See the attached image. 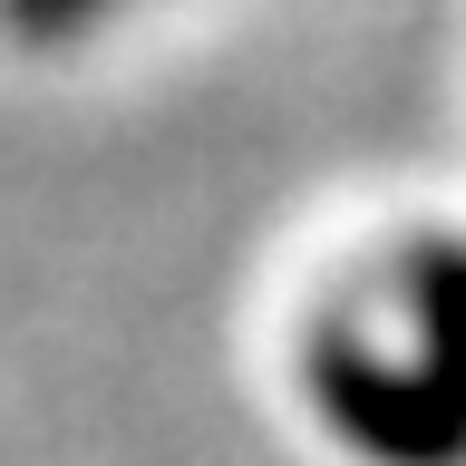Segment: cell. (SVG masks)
Returning a JSON list of instances; mask_svg holds the SVG:
<instances>
[{
  "label": "cell",
  "instance_id": "1",
  "mask_svg": "<svg viewBox=\"0 0 466 466\" xmlns=\"http://www.w3.org/2000/svg\"><path fill=\"white\" fill-rule=\"evenodd\" d=\"M10 10H20L29 29H68V20H97L107 0H10Z\"/></svg>",
  "mask_w": 466,
  "mask_h": 466
}]
</instances>
